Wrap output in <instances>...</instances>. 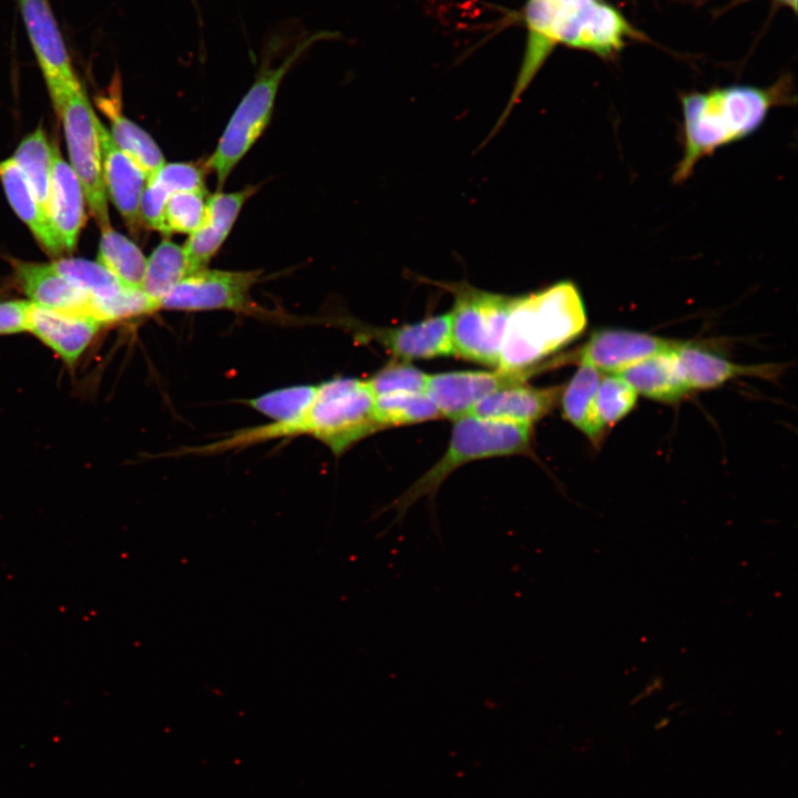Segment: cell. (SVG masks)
<instances>
[{"mask_svg": "<svg viewBox=\"0 0 798 798\" xmlns=\"http://www.w3.org/2000/svg\"><path fill=\"white\" fill-rule=\"evenodd\" d=\"M788 84L789 80H781L768 89L734 85L682 95L683 155L674 182L686 181L696 164L717 149L757 131L774 106L789 104Z\"/></svg>", "mask_w": 798, "mask_h": 798, "instance_id": "obj_1", "label": "cell"}, {"mask_svg": "<svg viewBox=\"0 0 798 798\" xmlns=\"http://www.w3.org/2000/svg\"><path fill=\"white\" fill-rule=\"evenodd\" d=\"M585 326V305L577 286L571 280L514 296L498 368L520 370L533 367L574 340Z\"/></svg>", "mask_w": 798, "mask_h": 798, "instance_id": "obj_2", "label": "cell"}, {"mask_svg": "<svg viewBox=\"0 0 798 798\" xmlns=\"http://www.w3.org/2000/svg\"><path fill=\"white\" fill-rule=\"evenodd\" d=\"M330 37L331 33L327 31H301L279 62H274V34L267 39L256 79L237 105L215 151L205 164L215 173L218 186L224 184L268 125L279 85L289 69L313 44Z\"/></svg>", "mask_w": 798, "mask_h": 798, "instance_id": "obj_3", "label": "cell"}, {"mask_svg": "<svg viewBox=\"0 0 798 798\" xmlns=\"http://www.w3.org/2000/svg\"><path fill=\"white\" fill-rule=\"evenodd\" d=\"M453 422L450 442L441 459L380 510L379 514L395 511V519L389 528L401 524L407 511L420 499L428 497L432 502L442 482L457 468L475 460L530 451L531 426L482 419L471 415Z\"/></svg>", "mask_w": 798, "mask_h": 798, "instance_id": "obj_4", "label": "cell"}, {"mask_svg": "<svg viewBox=\"0 0 798 798\" xmlns=\"http://www.w3.org/2000/svg\"><path fill=\"white\" fill-rule=\"evenodd\" d=\"M379 430L367 380L349 377L317 385L315 398L298 423V436H313L336 456Z\"/></svg>", "mask_w": 798, "mask_h": 798, "instance_id": "obj_5", "label": "cell"}, {"mask_svg": "<svg viewBox=\"0 0 798 798\" xmlns=\"http://www.w3.org/2000/svg\"><path fill=\"white\" fill-rule=\"evenodd\" d=\"M453 355L498 368L507 320L514 296L485 291L468 284H450Z\"/></svg>", "mask_w": 798, "mask_h": 798, "instance_id": "obj_6", "label": "cell"}, {"mask_svg": "<svg viewBox=\"0 0 798 798\" xmlns=\"http://www.w3.org/2000/svg\"><path fill=\"white\" fill-rule=\"evenodd\" d=\"M60 115L70 156L92 215L101 229L111 227L95 115L82 86L53 105Z\"/></svg>", "mask_w": 798, "mask_h": 798, "instance_id": "obj_7", "label": "cell"}, {"mask_svg": "<svg viewBox=\"0 0 798 798\" xmlns=\"http://www.w3.org/2000/svg\"><path fill=\"white\" fill-rule=\"evenodd\" d=\"M260 270H219L204 268L174 286L158 300L160 309L198 311H257L250 289Z\"/></svg>", "mask_w": 798, "mask_h": 798, "instance_id": "obj_8", "label": "cell"}, {"mask_svg": "<svg viewBox=\"0 0 798 798\" xmlns=\"http://www.w3.org/2000/svg\"><path fill=\"white\" fill-rule=\"evenodd\" d=\"M684 342L626 329H600L580 348L559 358L561 365L577 362L600 372L618 374L648 357L674 351Z\"/></svg>", "mask_w": 798, "mask_h": 798, "instance_id": "obj_9", "label": "cell"}, {"mask_svg": "<svg viewBox=\"0 0 798 798\" xmlns=\"http://www.w3.org/2000/svg\"><path fill=\"white\" fill-rule=\"evenodd\" d=\"M551 368L540 362L520 370L449 371L429 375L427 392L436 401L443 418L457 420L468 416L484 397L513 385L524 383L534 374Z\"/></svg>", "mask_w": 798, "mask_h": 798, "instance_id": "obj_10", "label": "cell"}, {"mask_svg": "<svg viewBox=\"0 0 798 798\" xmlns=\"http://www.w3.org/2000/svg\"><path fill=\"white\" fill-rule=\"evenodd\" d=\"M17 1L54 105L81 84L48 0Z\"/></svg>", "mask_w": 798, "mask_h": 798, "instance_id": "obj_11", "label": "cell"}, {"mask_svg": "<svg viewBox=\"0 0 798 798\" xmlns=\"http://www.w3.org/2000/svg\"><path fill=\"white\" fill-rule=\"evenodd\" d=\"M633 30L620 12L595 0L564 11L555 25L556 41L600 55L617 52Z\"/></svg>", "mask_w": 798, "mask_h": 798, "instance_id": "obj_12", "label": "cell"}, {"mask_svg": "<svg viewBox=\"0 0 798 798\" xmlns=\"http://www.w3.org/2000/svg\"><path fill=\"white\" fill-rule=\"evenodd\" d=\"M362 338L377 341L396 359H428L453 355L450 313L399 327H357Z\"/></svg>", "mask_w": 798, "mask_h": 798, "instance_id": "obj_13", "label": "cell"}, {"mask_svg": "<svg viewBox=\"0 0 798 798\" xmlns=\"http://www.w3.org/2000/svg\"><path fill=\"white\" fill-rule=\"evenodd\" d=\"M103 325L95 318L35 305L30 301L28 331L73 367Z\"/></svg>", "mask_w": 798, "mask_h": 798, "instance_id": "obj_14", "label": "cell"}, {"mask_svg": "<svg viewBox=\"0 0 798 798\" xmlns=\"http://www.w3.org/2000/svg\"><path fill=\"white\" fill-rule=\"evenodd\" d=\"M102 171L106 193L132 232L141 227V197L145 173L113 141L102 122L96 121Z\"/></svg>", "mask_w": 798, "mask_h": 798, "instance_id": "obj_15", "label": "cell"}, {"mask_svg": "<svg viewBox=\"0 0 798 798\" xmlns=\"http://www.w3.org/2000/svg\"><path fill=\"white\" fill-rule=\"evenodd\" d=\"M256 191V186H248L233 193L218 192L207 198L204 223L183 246L191 274L207 268L231 233L244 204Z\"/></svg>", "mask_w": 798, "mask_h": 798, "instance_id": "obj_16", "label": "cell"}, {"mask_svg": "<svg viewBox=\"0 0 798 798\" xmlns=\"http://www.w3.org/2000/svg\"><path fill=\"white\" fill-rule=\"evenodd\" d=\"M564 385L532 387L518 383L501 388L481 399L471 409V416L532 426L559 403Z\"/></svg>", "mask_w": 798, "mask_h": 798, "instance_id": "obj_17", "label": "cell"}, {"mask_svg": "<svg viewBox=\"0 0 798 798\" xmlns=\"http://www.w3.org/2000/svg\"><path fill=\"white\" fill-rule=\"evenodd\" d=\"M48 216L64 250H73L84 223V194L76 174L55 145H51Z\"/></svg>", "mask_w": 798, "mask_h": 798, "instance_id": "obj_18", "label": "cell"}, {"mask_svg": "<svg viewBox=\"0 0 798 798\" xmlns=\"http://www.w3.org/2000/svg\"><path fill=\"white\" fill-rule=\"evenodd\" d=\"M681 375L690 390L710 389L738 377L775 379L781 372L776 364L740 365L685 341L675 351Z\"/></svg>", "mask_w": 798, "mask_h": 798, "instance_id": "obj_19", "label": "cell"}, {"mask_svg": "<svg viewBox=\"0 0 798 798\" xmlns=\"http://www.w3.org/2000/svg\"><path fill=\"white\" fill-rule=\"evenodd\" d=\"M13 268L18 284L31 303L93 317L92 298L59 274L51 263L13 260Z\"/></svg>", "mask_w": 798, "mask_h": 798, "instance_id": "obj_20", "label": "cell"}, {"mask_svg": "<svg viewBox=\"0 0 798 798\" xmlns=\"http://www.w3.org/2000/svg\"><path fill=\"white\" fill-rule=\"evenodd\" d=\"M206 168L192 162L164 163L146 178L140 204L142 223L163 234L166 201L176 192L205 190Z\"/></svg>", "mask_w": 798, "mask_h": 798, "instance_id": "obj_21", "label": "cell"}, {"mask_svg": "<svg viewBox=\"0 0 798 798\" xmlns=\"http://www.w3.org/2000/svg\"><path fill=\"white\" fill-rule=\"evenodd\" d=\"M564 10L556 0H529L526 22L530 30L529 42L516 84L510 98L507 111H511L520 100L545 58L557 42L555 25Z\"/></svg>", "mask_w": 798, "mask_h": 798, "instance_id": "obj_22", "label": "cell"}, {"mask_svg": "<svg viewBox=\"0 0 798 798\" xmlns=\"http://www.w3.org/2000/svg\"><path fill=\"white\" fill-rule=\"evenodd\" d=\"M0 181L7 198L21 221L50 255L64 248L45 212L41 208L24 174L12 157L0 162Z\"/></svg>", "mask_w": 798, "mask_h": 798, "instance_id": "obj_23", "label": "cell"}, {"mask_svg": "<svg viewBox=\"0 0 798 798\" xmlns=\"http://www.w3.org/2000/svg\"><path fill=\"white\" fill-rule=\"evenodd\" d=\"M675 351L662 352L641 360L618 375L636 393L661 402H675L688 391L677 366Z\"/></svg>", "mask_w": 798, "mask_h": 798, "instance_id": "obj_24", "label": "cell"}, {"mask_svg": "<svg viewBox=\"0 0 798 798\" xmlns=\"http://www.w3.org/2000/svg\"><path fill=\"white\" fill-rule=\"evenodd\" d=\"M99 105L111 123V136L123 151L145 173L146 178L164 163V156L151 135L123 115L120 96L113 94L101 99Z\"/></svg>", "mask_w": 798, "mask_h": 798, "instance_id": "obj_25", "label": "cell"}, {"mask_svg": "<svg viewBox=\"0 0 798 798\" xmlns=\"http://www.w3.org/2000/svg\"><path fill=\"white\" fill-rule=\"evenodd\" d=\"M601 378L602 372L595 368L580 365L560 398L563 417L595 444L603 437L594 417V398Z\"/></svg>", "mask_w": 798, "mask_h": 798, "instance_id": "obj_26", "label": "cell"}, {"mask_svg": "<svg viewBox=\"0 0 798 798\" xmlns=\"http://www.w3.org/2000/svg\"><path fill=\"white\" fill-rule=\"evenodd\" d=\"M98 262L125 286L142 289L146 258L132 241L112 227L101 229Z\"/></svg>", "mask_w": 798, "mask_h": 798, "instance_id": "obj_27", "label": "cell"}, {"mask_svg": "<svg viewBox=\"0 0 798 798\" xmlns=\"http://www.w3.org/2000/svg\"><path fill=\"white\" fill-rule=\"evenodd\" d=\"M12 158L28 180L39 205L48 215L51 145L42 127H38L21 141Z\"/></svg>", "mask_w": 798, "mask_h": 798, "instance_id": "obj_28", "label": "cell"}, {"mask_svg": "<svg viewBox=\"0 0 798 798\" xmlns=\"http://www.w3.org/2000/svg\"><path fill=\"white\" fill-rule=\"evenodd\" d=\"M188 275L191 272L183 247L163 239L146 259L142 289L158 303Z\"/></svg>", "mask_w": 798, "mask_h": 798, "instance_id": "obj_29", "label": "cell"}, {"mask_svg": "<svg viewBox=\"0 0 798 798\" xmlns=\"http://www.w3.org/2000/svg\"><path fill=\"white\" fill-rule=\"evenodd\" d=\"M375 415L381 429L443 418L428 392H402L376 397Z\"/></svg>", "mask_w": 798, "mask_h": 798, "instance_id": "obj_30", "label": "cell"}, {"mask_svg": "<svg viewBox=\"0 0 798 798\" xmlns=\"http://www.w3.org/2000/svg\"><path fill=\"white\" fill-rule=\"evenodd\" d=\"M52 267L94 301H108L119 296L125 286L99 262L83 258H60Z\"/></svg>", "mask_w": 798, "mask_h": 798, "instance_id": "obj_31", "label": "cell"}, {"mask_svg": "<svg viewBox=\"0 0 798 798\" xmlns=\"http://www.w3.org/2000/svg\"><path fill=\"white\" fill-rule=\"evenodd\" d=\"M636 401V391L621 376H602L594 398V417L601 432L604 434L606 428L627 416Z\"/></svg>", "mask_w": 798, "mask_h": 798, "instance_id": "obj_32", "label": "cell"}, {"mask_svg": "<svg viewBox=\"0 0 798 798\" xmlns=\"http://www.w3.org/2000/svg\"><path fill=\"white\" fill-rule=\"evenodd\" d=\"M206 190L173 193L163 213L164 235L193 234L204 223L207 209Z\"/></svg>", "mask_w": 798, "mask_h": 798, "instance_id": "obj_33", "label": "cell"}, {"mask_svg": "<svg viewBox=\"0 0 798 798\" xmlns=\"http://www.w3.org/2000/svg\"><path fill=\"white\" fill-rule=\"evenodd\" d=\"M429 375L406 360L396 359L367 380L374 397L402 392H427Z\"/></svg>", "mask_w": 798, "mask_h": 798, "instance_id": "obj_34", "label": "cell"}, {"mask_svg": "<svg viewBox=\"0 0 798 798\" xmlns=\"http://www.w3.org/2000/svg\"><path fill=\"white\" fill-rule=\"evenodd\" d=\"M30 301H0V336L28 331Z\"/></svg>", "mask_w": 798, "mask_h": 798, "instance_id": "obj_35", "label": "cell"}, {"mask_svg": "<svg viewBox=\"0 0 798 798\" xmlns=\"http://www.w3.org/2000/svg\"><path fill=\"white\" fill-rule=\"evenodd\" d=\"M663 688V679L661 676H655L651 682H648L645 687L638 692V694L632 699V704H636L646 697L652 696L654 693L661 690Z\"/></svg>", "mask_w": 798, "mask_h": 798, "instance_id": "obj_36", "label": "cell"}, {"mask_svg": "<svg viewBox=\"0 0 798 798\" xmlns=\"http://www.w3.org/2000/svg\"><path fill=\"white\" fill-rule=\"evenodd\" d=\"M668 724H669V718H667V717L662 718V719L655 725V729H656V730L663 729V728L667 727Z\"/></svg>", "mask_w": 798, "mask_h": 798, "instance_id": "obj_37", "label": "cell"}, {"mask_svg": "<svg viewBox=\"0 0 798 798\" xmlns=\"http://www.w3.org/2000/svg\"><path fill=\"white\" fill-rule=\"evenodd\" d=\"M788 6H790L794 10L797 8V0H779Z\"/></svg>", "mask_w": 798, "mask_h": 798, "instance_id": "obj_38", "label": "cell"}, {"mask_svg": "<svg viewBox=\"0 0 798 798\" xmlns=\"http://www.w3.org/2000/svg\"><path fill=\"white\" fill-rule=\"evenodd\" d=\"M585 1H592V0H585Z\"/></svg>", "mask_w": 798, "mask_h": 798, "instance_id": "obj_39", "label": "cell"}]
</instances>
